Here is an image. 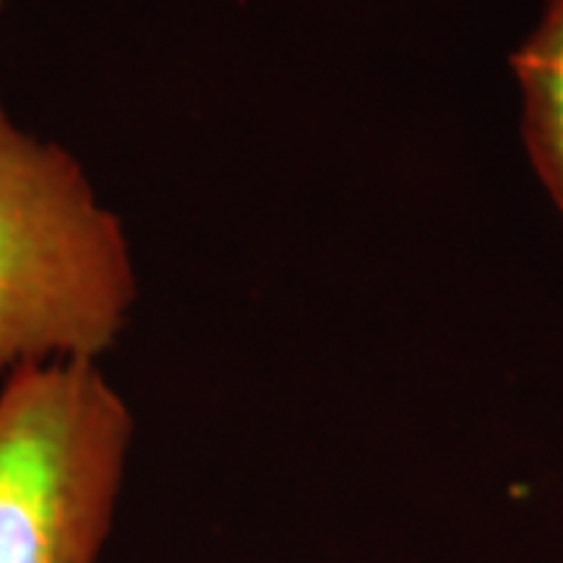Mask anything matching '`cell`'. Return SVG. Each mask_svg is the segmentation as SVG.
I'll use <instances>...</instances> for the list:
<instances>
[{
    "label": "cell",
    "instance_id": "obj_1",
    "mask_svg": "<svg viewBox=\"0 0 563 563\" xmlns=\"http://www.w3.org/2000/svg\"><path fill=\"white\" fill-rule=\"evenodd\" d=\"M135 295L120 217L63 144L25 132L0 101V376L98 363Z\"/></svg>",
    "mask_w": 563,
    "mask_h": 563
},
{
    "label": "cell",
    "instance_id": "obj_2",
    "mask_svg": "<svg viewBox=\"0 0 563 563\" xmlns=\"http://www.w3.org/2000/svg\"><path fill=\"white\" fill-rule=\"evenodd\" d=\"M132 439V410L98 363L3 376L0 563H101Z\"/></svg>",
    "mask_w": 563,
    "mask_h": 563
},
{
    "label": "cell",
    "instance_id": "obj_3",
    "mask_svg": "<svg viewBox=\"0 0 563 563\" xmlns=\"http://www.w3.org/2000/svg\"><path fill=\"white\" fill-rule=\"evenodd\" d=\"M510 66L520 88L526 154L563 217V0H548Z\"/></svg>",
    "mask_w": 563,
    "mask_h": 563
},
{
    "label": "cell",
    "instance_id": "obj_4",
    "mask_svg": "<svg viewBox=\"0 0 563 563\" xmlns=\"http://www.w3.org/2000/svg\"><path fill=\"white\" fill-rule=\"evenodd\" d=\"M0 7H3V0H0Z\"/></svg>",
    "mask_w": 563,
    "mask_h": 563
}]
</instances>
